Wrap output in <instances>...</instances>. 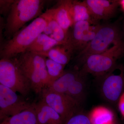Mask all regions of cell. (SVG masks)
Here are the masks:
<instances>
[{
    "label": "cell",
    "mask_w": 124,
    "mask_h": 124,
    "mask_svg": "<svg viewBox=\"0 0 124 124\" xmlns=\"http://www.w3.org/2000/svg\"><path fill=\"white\" fill-rule=\"evenodd\" d=\"M46 24V20L40 15L20 30L5 45L1 51V58L12 59L26 52L38 36L43 33Z\"/></svg>",
    "instance_id": "1"
},
{
    "label": "cell",
    "mask_w": 124,
    "mask_h": 124,
    "mask_svg": "<svg viewBox=\"0 0 124 124\" xmlns=\"http://www.w3.org/2000/svg\"><path fill=\"white\" fill-rule=\"evenodd\" d=\"M114 124V123H113V122H112V123H110V124Z\"/></svg>",
    "instance_id": "27"
},
{
    "label": "cell",
    "mask_w": 124,
    "mask_h": 124,
    "mask_svg": "<svg viewBox=\"0 0 124 124\" xmlns=\"http://www.w3.org/2000/svg\"><path fill=\"white\" fill-rule=\"evenodd\" d=\"M29 104L17 93L0 84V120L20 113L30 108Z\"/></svg>",
    "instance_id": "8"
},
{
    "label": "cell",
    "mask_w": 124,
    "mask_h": 124,
    "mask_svg": "<svg viewBox=\"0 0 124 124\" xmlns=\"http://www.w3.org/2000/svg\"><path fill=\"white\" fill-rule=\"evenodd\" d=\"M31 66L39 74L44 89L49 88L52 84L46 63V57L30 51H26L21 54L19 58Z\"/></svg>",
    "instance_id": "11"
},
{
    "label": "cell",
    "mask_w": 124,
    "mask_h": 124,
    "mask_svg": "<svg viewBox=\"0 0 124 124\" xmlns=\"http://www.w3.org/2000/svg\"><path fill=\"white\" fill-rule=\"evenodd\" d=\"M42 99L60 116L63 124L78 111L79 104L65 94L59 93L45 88L41 93Z\"/></svg>",
    "instance_id": "7"
},
{
    "label": "cell",
    "mask_w": 124,
    "mask_h": 124,
    "mask_svg": "<svg viewBox=\"0 0 124 124\" xmlns=\"http://www.w3.org/2000/svg\"><path fill=\"white\" fill-rule=\"evenodd\" d=\"M69 6L74 24L80 21H87L93 24H99L93 18L84 1L69 0Z\"/></svg>",
    "instance_id": "15"
},
{
    "label": "cell",
    "mask_w": 124,
    "mask_h": 124,
    "mask_svg": "<svg viewBox=\"0 0 124 124\" xmlns=\"http://www.w3.org/2000/svg\"><path fill=\"white\" fill-rule=\"evenodd\" d=\"M0 84L23 96L28 95L31 86L15 59L1 58L0 60Z\"/></svg>",
    "instance_id": "5"
},
{
    "label": "cell",
    "mask_w": 124,
    "mask_h": 124,
    "mask_svg": "<svg viewBox=\"0 0 124 124\" xmlns=\"http://www.w3.org/2000/svg\"><path fill=\"white\" fill-rule=\"evenodd\" d=\"M94 20H108L115 15L119 0H84Z\"/></svg>",
    "instance_id": "10"
},
{
    "label": "cell",
    "mask_w": 124,
    "mask_h": 124,
    "mask_svg": "<svg viewBox=\"0 0 124 124\" xmlns=\"http://www.w3.org/2000/svg\"><path fill=\"white\" fill-rule=\"evenodd\" d=\"M63 124H91L89 116L78 111L64 122Z\"/></svg>",
    "instance_id": "23"
},
{
    "label": "cell",
    "mask_w": 124,
    "mask_h": 124,
    "mask_svg": "<svg viewBox=\"0 0 124 124\" xmlns=\"http://www.w3.org/2000/svg\"><path fill=\"white\" fill-rule=\"evenodd\" d=\"M0 124H38L33 104L30 108L3 120Z\"/></svg>",
    "instance_id": "17"
},
{
    "label": "cell",
    "mask_w": 124,
    "mask_h": 124,
    "mask_svg": "<svg viewBox=\"0 0 124 124\" xmlns=\"http://www.w3.org/2000/svg\"><path fill=\"white\" fill-rule=\"evenodd\" d=\"M44 1L41 0H15L8 15L5 34L14 35L27 22L41 15Z\"/></svg>",
    "instance_id": "2"
},
{
    "label": "cell",
    "mask_w": 124,
    "mask_h": 124,
    "mask_svg": "<svg viewBox=\"0 0 124 124\" xmlns=\"http://www.w3.org/2000/svg\"><path fill=\"white\" fill-rule=\"evenodd\" d=\"M46 11L67 32L74 24L70 12L69 0L59 1L56 7Z\"/></svg>",
    "instance_id": "12"
},
{
    "label": "cell",
    "mask_w": 124,
    "mask_h": 124,
    "mask_svg": "<svg viewBox=\"0 0 124 124\" xmlns=\"http://www.w3.org/2000/svg\"><path fill=\"white\" fill-rule=\"evenodd\" d=\"M66 66L70 60L71 54L63 45H58L46 52L37 54Z\"/></svg>",
    "instance_id": "21"
},
{
    "label": "cell",
    "mask_w": 124,
    "mask_h": 124,
    "mask_svg": "<svg viewBox=\"0 0 124 124\" xmlns=\"http://www.w3.org/2000/svg\"><path fill=\"white\" fill-rule=\"evenodd\" d=\"M119 5L120 6L121 8L124 11V0H119Z\"/></svg>",
    "instance_id": "26"
},
{
    "label": "cell",
    "mask_w": 124,
    "mask_h": 124,
    "mask_svg": "<svg viewBox=\"0 0 124 124\" xmlns=\"http://www.w3.org/2000/svg\"><path fill=\"white\" fill-rule=\"evenodd\" d=\"M41 15L44 18L46 22L43 33L57 41L62 45H64L66 43L69 31H64L46 11Z\"/></svg>",
    "instance_id": "14"
},
{
    "label": "cell",
    "mask_w": 124,
    "mask_h": 124,
    "mask_svg": "<svg viewBox=\"0 0 124 124\" xmlns=\"http://www.w3.org/2000/svg\"><path fill=\"white\" fill-rule=\"evenodd\" d=\"M124 54V40L113 45L101 54L89 56L83 62L81 72L87 75L91 74L102 77L115 67L116 62Z\"/></svg>",
    "instance_id": "3"
},
{
    "label": "cell",
    "mask_w": 124,
    "mask_h": 124,
    "mask_svg": "<svg viewBox=\"0 0 124 124\" xmlns=\"http://www.w3.org/2000/svg\"><path fill=\"white\" fill-rule=\"evenodd\" d=\"M33 106L38 124H63L59 114L42 99Z\"/></svg>",
    "instance_id": "13"
},
{
    "label": "cell",
    "mask_w": 124,
    "mask_h": 124,
    "mask_svg": "<svg viewBox=\"0 0 124 124\" xmlns=\"http://www.w3.org/2000/svg\"><path fill=\"white\" fill-rule=\"evenodd\" d=\"M89 116L91 124H108L113 122L114 114L112 111L102 106L94 108Z\"/></svg>",
    "instance_id": "20"
},
{
    "label": "cell",
    "mask_w": 124,
    "mask_h": 124,
    "mask_svg": "<svg viewBox=\"0 0 124 124\" xmlns=\"http://www.w3.org/2000/svg\"><path fill=\"white\" fill-rule=\"evenodd\" d=\"M118 104L120 112L124 117V91L118 101Z\"/></svg>",
    "instance_id": "25"
},
{
    "label": "cell",
    "mask_w": 124,
    "mask_h": 124,
    "mask_svg": "<svg viewBox=\"0 0 124 124\" xmlns=\"http://www.w3.org/2000/svg\"><path fill=\"white\" fill-rule=\"evenodd\" d=\"M115 68L102 77L101 86L103 97L113 103L118 102L124 91V68L121 66L120 73L118 74L114 73Z\"/></svg>",
    "instance_id": "9"
},
{
    "label": "cell",
    "mask_w": 124,
    "mask_h": 124,
    "mask_svg": "<svg viewBox=\"0 0 124 124\" xmlns=\"http://www.w3.org/2000/svg\"><path fill=\"white\" fill-rule=\"evenodd\" d=\"M14 1L13 0H0V13L5 16L8 15Z\"/></svg>",
    "instance_id": "24"
},
{
    "label": "cell",
    "mask_w": 124,
    "mask_h": 124,
    "mask_svg": "<svg viewBox=\"0 0 124 124\" xmlns=\"http://www.w3.org/2000/svg\"><path fill=\"white\" fill-rule=\"evenodd\" d=\"M80 74V71H64L62 75L47 88L55 93L66 94Z\"/></svg>",
    "instance_id": "16"
},
{
    "label": "cell",
    "mask_w": 124,
    "mask_h": 124,
    "mask_svg": "<svg viewBox=\"0 0 124 124\" xmlns=\"http://www.w3.org/2000/svg\"><path fill=\"white\" fill-rule=\"evenodd\" d=\"M46 63L53 84L64 73L65 66L49 58H46Z\"/></svg>",
    "instance_id": "22"
},
{
    "label": "cell",
    "mask_w": 124,
    "mask_h": 124,
    "mask_svg": "<svg viewBox=\"0 0 124 124\" xmlns=\"http://www.w3.org/2000/svg\"><path fill=\"white\" fill-rule=\"evenodd\" d=\"M123 40L122 33L117 24H101L93 39L79 53L78 59L83 63L89 56L103 53L111 45L115 44Z\"/></svg>",
    "instance_id": "4"
},
{
    "label": "cell",
    "mask_w": 124,
    "mask_h": 124,
    "mask_svg": "<svg viewBox=\"0 0 124 124\" xmlns=\"http://www.w3.org/2000/svg\"><path fill=\"white\" fill-rule=\"evenodd\" d=\"M58 45H62L57 41L42 33L29 46L26 51L39 54L46 52Z\"/></svg>",
    "instance_id": "18"
},
{
    "label": "cell",
    "mask_w": 124,
    "mask_h": 124,
    "mask_svg": "<svg viewBox=\"0 0 124 124\" xmlns=\"http://www.w3.org/2000/svg\"><path fill=\"white\" fill-rule=\"evenodd\" d=\"M80 71V75L71 85L65 94L80 104L84 99L86 75L82 73Z\"/></svg>",
    "instance_id": "19"
},
{
    "label": "cell",
    "mask_w": 124,
    "mask_h": 124,
    "mask_svg": "<svg viewBox=\"0 0 124 124\" xmlns=\"http://www.w3.org/2000/svg\"><path fill=\"white\" fill-rule=\"evenodd\" d=\"M101 24H93L87 21H80L74 23L68 33L66 43L63 46L72 54L79 53L95 36Z\"/></svg>",
    "instance_id": "6"
}]
</instances>
